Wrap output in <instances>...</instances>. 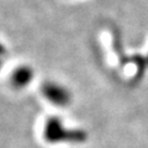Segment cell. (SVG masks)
<instances>
[{"label":"cell","instance_id":"obj_1","mask_svg":"<svg viewBox=\"0 0 148 148\" xmlns=\"http://www.w3.org/2000/svg\"><path fill=\"white\" fill-rule=\"evenodd\" d=\"M45 140L49 143L69 142V143H83L86 141V132L83 130H67L62 125L61 119L51 116L47 119L43 131Z\"/></svg>","mask_w":148,"mask_h":148},{"label":"cell","instance_id":"obj_4","mask_svg":"<svg viewBox=\"0 0 148 148\" xmlns=\"http://www.w3.org/2000/svg\"><path fill=\"white\" fill-rule=\"evenodd\" d=\"M147 61H148V59H147Z\"/></svg>","mask_w":148,"mask_h":148},{"label":"cell","instance_id":"obj_3","mask_svg":"<svg viewBox=\"0 0 148 148\" xmlns=\"http://www.w3.org/2000/svg\"><path fill=\"white\" fill-rule=\"evenodd\" d=\"M34 72L27 66L17 67L11 74V84L15 88H24L32 80Z\"/></svg>","mask_w":148,"mask_h":148},{"label":"cell","instance_id":"obj_2","mask_svg":"<svg viewBox=\"0 0 148 148\" xmlns=\"http://www.w3.org/2000/svg\"><path fill=\"white\" fill-rule=\"evenodd\" d=\"M42 94L48 101L58 106H66L71 101V92L61 84L53 82H46L41 88Z\"/></svg>","mask_w":148,"mask_h":148}]
</instances>
